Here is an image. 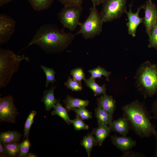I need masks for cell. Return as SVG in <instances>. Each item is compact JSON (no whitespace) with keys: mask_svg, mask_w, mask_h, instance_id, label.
<instances>
[{"mask_svg":"<svg viewBox=\"0 0 157 157\" xmlns=\"http://www.w3.org/2000/svg\"><path fill=\"white\" fill-rule=\"evenodd\" d=\"M104 22L100 12L96 7L92 6L90 8L88 16L83 22L81 23L79 30L74 34H81L85 39L93 38L102 32Z\"/></svg>","mask_w":157,"mask_h":157,"instance_id":"5","label":"cell"},{"mask_svg":"<svg viewBox=\"0 0 157 157\" xmlns=\"http://www.w3.org/2000/svg\"><path fill=\"white\" fill-rule=\"evenodd\" d=\"M3 144L8 155L10 157L18 156L20 152V147L19 144L17 142H13Z\"/></svg>","mask_w":157,"mask_h":157,"instance_id":"25","label":"cell"},{"mask_svg":"<svg viewBox=\"0 0 157 157\" xmlns=\"http://www.w3.org/2000/svg\"><path fill=\"white\" fill-rule=\"evenodd\" d=\"M22 142L19 144L20 152L19 157H26L27 156L28 152L31 147V143L28 137L26 138Z\"/></svg>","mask_w":157,"mask_h":157,"instance_id":"29","label":"cell"},{"mask_svg":"<svg viewBox=\"0 0 157 157\" xmlns=\"http://www.w3.org/2000/svg\"><path fill=\"white\" fill-rule=\"evenodd\" d=\"M29 61L24 54L18 55L9 49H0V88L6 87L23 60Z\"/></svg>","mask_w":157,"mask_h":157,"instance_id":"4","label":"cell"},{"mask_svg":"<svg viewBox=\"0 0 157 157\" xmlns=\"http://www.w3.org/2000/svg\"><path fill=\"white\" fill-rule=\"evenodd\" d=\"M108 126L111 130L119 133L122 136H126L129 133L130 128L127 120L124 117L112 121Z\"/></svg>","mask_w":157,"mask_h":157,"instance_id":"13","label":"cell"},{"mask_svg":"<svg viewBox=\"0 0 157 157\" xmlns=\"http://www.w3.org/2000/svg\"><path fill=\"white\" fill-rule=\"evenodd\" d=\"M92 133H88L86 136H84L81 141V144L85 149L88 156H90L91 152L93 147L98 144L95 137Z\"/></svg>","mask_w":157,"mask_h":157,"instance_id":"22","label":"cell"},{"mask_svg":"<svg viewBox=\"0 0 157 157\" xmlns=\"http://www.w3.org/2000/svg\"><path fill=\"white\" fill-rule=\"evenodd\" d=\"M73 79L77 81L81 82L82 80L85 79V74L83 69L81 68H78L72 70L70 73Z\"/></svg>","mask_w":157,"mask_h":157,"instance_id":"32","label":"cell"},{"mask_svg":"<svg viewBox=\"0 0 157 157\" xmlns=\"http://www.w3.org/2000/svg\"><path fill=\"white\" fill-rule=\"evenodd\" d=\"M134 79L138 90L145 99L157 94V65L149 61L142 63Z\"/></svg>","mask_w":157,"mask_h":157,"instance_id":"3","label":"cell"},{"mask_svg":"<svg viewBox=\"0 0 157 157\" xmlns=\"http://www.w3.org/2000/svg\"><path fill=\"white\" fill-rule=\"evenodd\" d=\"M154 136L155 137L156 140V147L154 156L157 157V131Z\"/></svg>","mask_w":157,"mask_h":157,"instance_id":"39","label":"cell"},{"mask_svg":"<svg viewBox=\"0 0 157 157\" xmlns=\"http://www.w3.org/2000/svg\"><path fill=\"white\" fill-rule=\"evenodd\" d=\"M65 85L67 88L73 91H80L82 89L81 82H79L70 78L69 76Z\"/></svg>","mask_w":157,"mask_h":157,"instance_id":"30","label":"cell"},{"mask_svg":"<svg viewBox=\"0 0 157 157\" xmlns=\"http://www.w3.org/2000/svg\"><path fill=\"white\" fill-rule=\"evenodd\" d=\"M14 0H0V6H1L3 4L11 2Z\"/></svg>","mask_w":157,"mask_h":157,"instance_id":"40","label":"cell"},{"mask_svg":"<svg viewBox=\"0 0 157 157\" xmlns=\"http://www.w3.org/2000/svg\"><path fill=\"white\" fill-rule=\"evenodd\" d=\"M51 114L54 115H57L62 119L68 125L72 124L71 120L68 115L67 111L66 108H64L60 103L59 100L57 101L53 107Z\"/></svg>","mask_w":157,"mask_h":157,"instance_id":"21","label":"cell"},{"mask_svg":"<svg viewBox=\"0 0 157 157\" xmlns=\"http://www.w3.org/2000/svg\"><path fill=\"white\" fill-rule=\"evenodd\" d=\"M40 68L44 72L46 76L45 87H47L50 83H54L56 81L55 78L56 72L53 69L47 67L43 65H41Z\"/></svg>","mask_w":157,"mask_h":157,"instance_id":"26","label":"cell"},{"mask_svg":"<svg viewBox=\"0 0 157 157\" xmlns=\"http://www.w3.org/2000/svg\"><path fill=\"white\" fill-rule=\"evenodd\" d=\"M19 113L15 107L13 97L7 95L0 98V120L1 122L14 123Z\"/></svg>","mask_w":157,"mask_h":157,"instance_id":"8","label":"cell"},{"mask_svg":"<svg viewBox=\"0 0 157 157\" xmlns=\"http://www.w3.org/2000/svg\"><path fill=\"white\" fill-rule=\"evenodd\" d=\"M76 113V116H78L83 120H88L92 117V114L85 108H74L72 110Z\"/></svg>","mask_w":157,"mask_h":157,"instance_id":"31","label":"cell"},{"mask_svg":"<svg viewBox=\"0 0 157 157\" xmlns=\"http://www.w3.org/2000/svg\"><path fill=\"white\" fill-rule=\"evenodd\" d=\"M56 86H52L49 90H45L43 92L42 101L44 104L46 110H49L53 108L57 102L54 94V90Z\"/></svg>","mask_w":157,"mask_h":157,"instance_id":"17","label":"cell"},{"mask_svg":"<svg viewBox=\"0 0 157 157\" xmlns=\"http://www.w3.org/2000/svg\"><path fill=\"white\" fill-rule=\"evenodd\" d=\"M111 130L108 125H99L94 128L92 131V133L94 135L99 145L101 146L106 138L110 133Z\"/></svg>","mask_w":157,"mask_h":157,"instance_id":"16","label":"cell"},{"mask_svg":"<svg viewBox=\"0 0 157 157\" xmlns=\"http://www.w3.org/2000/svg\"><path fill=\"white\" fill-rule=\"evenodd\" d=\"M149 37L148 48H155L157 51V22L152 28Z\"/></svg>","mask_w":157,"mask_h":157,"instance_id":"28","label":"cell"},{"mask_svg":"<svg viewBox=\"0 0 157 157\" xmlns=\"http://www.w3.org/2000/svg\"><path fill=\"white\" fill-rule=\"evenodd\" d=\"M0 156H3L7 154L4 144L1 141L0 142Z\"/></svg>","mask_w":157,"mask_h":157,"instance_id":"37","label":"cell"},{"mask_svg":"<svg viewBox=\"0 0 157 157\" xmlns=\"http://www.w3.org/2000/svg\"><path fill=\"white\" fill-rule=\"evenodd\" d=\"M65 108L69 112L74 108H85L89 103L87 100H83L79 99L72 97L67 95L66 99L63 101Z\"/></svg>","mask_w":157,"mask_h":157,"instance_id":"15","label":"cell"},{"mask_svg":"<svg viewBox=\"0 0 157 157\" xmlns=\"http://www.w3.org/2000/svg\"><path fill=\"white\" fill-rule=\"evenodd\" d=\"M53 0H28V2L35 11H41L49 8L53 2Z\"/></svg>","mask_w":157,"mask_h":157,"instance_id":"23","label":"cell"},{"mask_svg":"<svg viewBox=\"0 0 157 157\" xmlns=\"http://www.w3.org/2000/svg\"><path fill=\"white\" fill-rule=\"evenodd\" d=\"M22 136V135L17 131H5L0 133V140L3 144L17 142L20 140Z\"/></svg>","mask_w":157,"mask_h":157,"instance_id":"19","label":"cell"},{"mask_svg":"<svg viewBox=\"0 0 157 157\" xmlns=\"http://www.w3.org/2000/svg\"><path fill=\"white\" fill-rule=\"evenodd\" d=\"M36 114V112L34 110L32 111L29 114L24 125V138L29 137L30 130Z\"/></svg>","mask_w":157,"mask_h":157,"instance_id":"27","label":"cell"},{"mask_svg":"<svg viewBox=\"0 0 157 157\" xmlns=\"http://www.w3.org/2000/svg\"><path fill=\"white\" fill-rule=\"evenodd\" d=\"M16 22L10 16L4 13L0 14V44L8 42L14 34Z\"/></svg>","mask_w":157,"mask_h":157,"instance_id":"9","label":"cell"},{"mask_svg":"<svg viewBox=\"0 0 157 157\" xmlns=\"http://www.w3.org/2000/svg\"><path fill=\"white\" fill-rule=\"evenodd\" d=\"M83 9L81 5L64 6L57 13L58 18L63 28L73 31L81 23L79 19Z\"/></svg>","mask_w":157,"mask_h":157,"instance_id":"6","label":"cell"},{"mask_svg":"<svg viewBox=\"0 0 157 157\" xmlns=\"http://www.w3.org/2000/svg\"><path fill=\"white\" fill-rule=\"evenodd\" d=\"M122 110L129 126L138 135L144 138L155 134L156 127L151 122V117L144 104L135 100L125 105Z\"/></svg>","mask_w":157,"mask_h":157,"instance_id":"2","label":"cell"},{"mask_svg":"<svg viewBox=\"0 0 157 157\" xmlns=\"http://www.w3.org/2000/svg\"><path fill=\"white\" fill-rule=\"evenodd\" d=\"M129 10L126 13L128 21L126 23L128 33L133 37H135L137 28L142 23L143 18L139 16L140 11L143 9L142 5L138 8L136 12H132L131 9V5H129Z\"/></svg>","mask_w":157,"mask_h":157,"instance_id":"11","label":"cell"},{"mask_svg":"<svg viewBox=\"0 0 157 157\" xmlns=\"http://www.w3.org/2000/svg\"><path fill=\"white\" fill-rule=\"evenodd\" d=\"M142 6L144 12L143 22L146 32L149 36L152 28L157 22L156 6L152 2L151 0H148Z\"/></svg>","mask_w":157,"mask_h":157,"instance_id":"10","label":"cell"},{"mask_svg":"<svg viewBox=\"0 0 157 157\" xmlns=\"http://www.w3.org/2000/svg\"><path fill=\"white\" fill-rule=\"evenodd\" d=\"M97 104L99 107L113 115L116 108V102L111 96L101 95L97 99Z\"/></svg>","mask_w":157,"mask_h":157,"instance_id":"14","label":"cell"},{"mask_svg":"<svg viewBox=\"0 0 157 157\" xmlns=\"http://www.w3.org/2000/svg\"><path fill=\"white\" fill-rule=\"evenodd\" d=\"M122 157H144V156L141 153L135 152L129 150L123 151Z\"/></svg>","mask_w":157,"mask_h":157,"instance_id":"35","label":"cell"},{"mask_svg":"<svg viewBox=\"0 0 157 157\" xmlns=\"http://www.w3.org/2000/svg\"><path fill=\"white\" fill-rule=\"evenodd\" d=\"M72 122L75 129L76 130H87L89 128L88 126L84 122L83 119L78 116H76V118L72 120Z\"/></svg>","mask_w":157,"mask_h":157,"instance_id":"33","label":"cell"},{"mask_svg":"<svg viewBox=\"0 0 157 157\" xmlns=\"http://www.w3.org/2000/svg\"><path fill=\"white\" fill-rule=\"evenodd\" d=\"M88 72L91 74V77L94 79L97 78H101V76H104L108 81H109V76L111 72L107 71L104 68L98 66L95 68L90 70Z\"/></svg>","mask_w":157,"mask_h":157,"instance_id":"24","label":"cell"},{"mask_svg":"<svg viewBox=\"0 0 157 157\" xmlns=\"http://www.w3.org/2000/svg\"><path fill=\"white\" fill-rule=\"evenodd\" d=\"M64 6L72 5H81L83 0H57Z\"/></svg>","mask_w":157,"mask_h":157,"instance_id":"34","label":"cell"},{"mask_svg":"<svg viewBox=\"0 0 157 157\" xmlns=\"http://www.w3.org/2000/svg\"><path fill=\"white\" fill-rule=\"evenodd\" d=\"M96 117L98 125H109L112 121L113 115L98 107L95 109Z\"/></svg>","mask_w":157,"mask_h":157,"instance_id":"18","label":"cell"},{"mask_svg":"<svg viewBox=\"0 0 157 157\" xmlns=\"http://www.w3.org/2000/svg\"><path fill=\"white\" fill-rule=\"evenodd\" d=\"M127 0H104L100 12L104 22H111L121 17L127 11Z\"/></svg>","mask_w":157,"mask_h":157,"instance_id":"7","label":"cell"},{"mask_svg":"<svg viewBox=\"0 0 157 157\" xmlns=\"http://www.w3.org/2000/svg\"><path fill=\"white\" fill-rule=\"evenodd\" d=\"M35 154H33L31 153H28L27 156V157H38Z\"/></svg>","mask_w":157,"mask_h":157,"instance_id":"41","label":"cell"},{"mask_svg":"<svg viewBox=\"0 0 157 157\" xmlns=\"http://www.w3.org/2000/svg\"><path fill=\"white\" fill-rule=\"evenodd\" d=\"M111 139L113 144L123 152L130 150L136 144V142L130 137L114 135Z\"/></svg>","mask_w":157,"mask_h":157,"instance_id":"12","label":"cell"},{"mask_svg":"<svg viewBox=\"0 0 157 157\" xmlns=\"http://www.w3.org/2000/svg\"><path fill=\"white\" fill-rule=\"evenodd\" d=\"M75 35L60 29L55 24H45L39 27L25 48L35 44L47 53L60 52L72 42Z\"/></svg>","mask_w":157,"mask_h":157,"instance_id":"1","label":"cell"},{"mask_svg":"<svg viewBox=\"0 0 157 157\" xmlns=\"http://www.w3.org/2000/svg\"><path fill=\"white\" fill-rule=\"evenodd\" d=\"M95 80L91 76L88 79H85L84 81L86 86L94 92L95 96L106 95V89L105 85H99L95 82Z\"/></svg>","mask_w":157,"mask_h":157,"instance_id":"20","label":"cell"},{"mask_svg":"<svg viewBox=\"0 0 157 157\" xmlns=\"http://www.w3.org/2000/svg\"><path fill=\"white\" fill-rule=\"evenodd\" d=\"M151 112L153 114L151 117L157 121V98L153 102L151 107Z\"/></svg>","mask_w":157,"mask_h":157,"instance_id":"36","label":"cell"},{"mask_svg":"<svg viewBox=\"0 0 157 157\" xmlns=\"http://www.w3.org/2000/svg\"><path fill=\"white\" fill-rule=\"evenodd\" d=\"M92 1L93 6L96 7L102 3L104 0H91Z\"/></svg>","mask_w":157,"mask_h":157,"instance_id":"38","label":"cell"}]
</instances>
